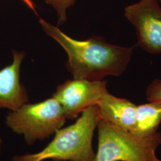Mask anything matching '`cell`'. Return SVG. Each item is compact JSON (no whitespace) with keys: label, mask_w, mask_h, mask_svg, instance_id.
I'll use <instances>...</instances> for the list:
<instances>
[{"label":"cell","mask_w":161,"mask_h":161,"mask_svg":"<svg viewBox=\"0 0 161 161\" xmlns=\"http://www.w3.org/2000/svg\"><path fill=\"white\" fill-rule=\"evenodd\" d=\"M39 23L67 53L66 66L74 79L102 80L107 76H119L127 69L134 47L112 45L98 36L77 40L43 19Z\"/></svg>","instance_id":"1"},{"label":"cell","mask_w":161,"mask_h":161,"mask_svg":"<svg viewBox=\"0 0 161 161\" xmlns=\"http://www.w3.org/2000/svg\"><path fill=\"white\" fill-rule=\"evenodd\" d=\"M100 121L97 104L83 111L75 123L55 132L52 142L40 152L14 156L13 161H93L92 138Z\"/></svg>","instance_id":"2"},{"label":"cell","mask_w":161,"mask_h":161,"mask_svg":"<svg viewBox=\"0 0 161 161\" xmlns=\"http://www.w3.org/2000/svg\"><path fill=\"white\" fill-rule=\"evenodd\" d=\"M97 150L93 161H161L156 151L161 145V132L138 137L101 120L97 127Z\"/></svg>","instance_id":"3"},{"label":"cell","mask_w":161,"mask_h":161,"mask_svg":"<svg viewBox=\"0 0 161 161\" xmlns=\"http://www.w3.org/2000/svg\"><path fill=\"white\" fill-rule=\"evenodd\" d=\"M66 119L61 105L52 97L35 103H26L10 111L5 124L13 132L22 135L25 143L32 146L54 134Z\"/></svg>","instance_id":"4"},{"label":"cell","mask_w":161,"mask_h":161,"mask_svg":"<svg viewBox=\"0 0 161 161\" xmlns=\"http://www.w3.org/2000/svg\"><path fill=\"white\" fill-rule=\"evenodd\" d=\"M104 80H66L52 95L64 110L66 119L73 120L89 107L97 104L108 92Z\"/></svg>","instance_id":"5"},{"label":"cell","mask_w":161,"mask_h":161,"mask_svg":"<svg viewBox=\"0 0 161 161\" xmlns=\"http://www.w3.org/2000/svg\"><path fill=\"white\" fill-rule=\"evenodd\" d=\"M124 15L136 27L138 45L152 54L161 53V8L157 0L127 6Z\"/></svg>","instance_id":"6"},{"label":"cell","mask_w":161,"mask_h":161,"mask_svg":"<svg viewBox=\"0 0 161 161\" xmlns=\"http://www.w3.org/2000/svg\"><path fill=\"white\" fill-rule=\"evenodd\" d=\"M13 62L0 70V109L10 111L29 102L28 94L20 81L21 64L25 53L12 50Z\"/></svg>","instance_id":"7"},{"label":"cell","mask_w":161,"mask_h":161,"mask_svg":"<svg viewBox=\"0 0 161 161\" xmlns=\"http://www.w3.org/2000/svg\"><path fill=\"white\" fill-rule=\"evenodd\" d=\"M100 119L131 132L136 124L137 106L108 92L97 104Z\"/></svg>","instance_id":"8"},{"label":"cell","mask_w":161,"mask_h":161,"mask_svg":"<svg viewBox=\"0 0 161 161\" xmlns=\"http://www.w3.org/2000/svg\"><path fill=\"white\" fill-rule=\"evenodd\" d=\"M161 124V102H150L137 106L135 126L131 132L138 137L154 135Z\"/></svg>","instance_id":"9"},{"label":"cell","mask_w":161,"mask_h":161,"mask_svg":"<svg viewBox=\"0 0 161 161\" xmlns=\"http://www.w3.org/2000/svg\"><path fill=\"white\" fill-rule=\"evenodd\" d=\"M47 4L52 6L57 13L58 25L66 21L67 11L75 4L76 0H45Z\"/></svg>","instance_id":"10"},{"label":"cell","mask_w":161,"mask_h":161,"mask_svg":"<svg viewBox=\"0 0 161 161\" xmlns=\"http://www.w3.org/2000/svg\"><path fill=\"white\" fill-rule=\"evenodd\" d=\"M146 96L149 102H161V80H153L146 91Z\"/></svg>","instance_id":"11"},{"label":"cell","mask_w":161,"mask_h":161,"mask_svg":"<svg viewBox=\"0 0 161 161\" xmlns=\"http://www.w3.org/2000/svg\"><path fill=\"white\" fill-rule=\"evenodd\" d=\"M23 3L29 7V8L34 12L35 14H36V7L35 6L34 3L32 2V0H22Z\"/></svg>","instance_id":"12"},{"label":"cell","mask_w":161,"mask_h":161,"mask_svg":"<svg viewBox=\"0 0 161 161\" xmlns=\"http://www.w3.org/2000/svg\"><path fill=\"white\" fill-rule=\"evenodd\" d=\"M1 144H2V140L0 138V149H1Z\"/></svg>","instance_id":"13"},{"label":"cell","mask_w":161,"mask_h":161,"mask_svg":"<svg viewBox=\"0 0 161 161\" xmlns=\"http://www.w3.org/2000/svg\"><path fill=\"white\" fill-rule=\"evenodd\" d=\"M54 161H58V160H55Z\"/></svg>","instance_id":"14"},{"label":"cell","mask_w":161,"mask_h":161,"mask_svg":"<svg viewBox=\"0 0 161 161\" xmlns=\"http://www.w3.org/2000/svg\"><path fill=\"white\" fill-rule=\"evenodd\" d=\"M159 1H160V3H161V0H159Z\"/></svg>","instance_id":"15"}]
</instances>
